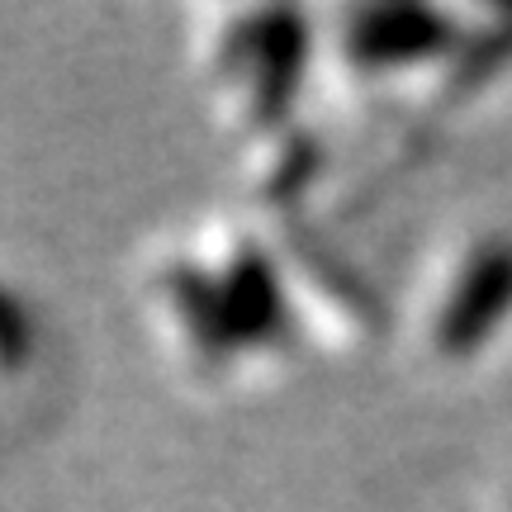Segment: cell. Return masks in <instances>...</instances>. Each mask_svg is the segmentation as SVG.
Instances as JSON below:
<instances>
[{
	"label": "cell",
	"instance_id": "obj_2",
	"mask_svg": "<svg viewBox=\"0 0 512 512\" xmlns=\"http://www.w3.org/2000/svg\"><path fill=\"white\" fill-rule=\"evenodd\" d=\"M451 48V19L422 5H380L351 24V57L366 67H408Z\"/></svg>",
	"mask_w": 512,
	"mask_h": 512
},
{
	"label": "cell",
	"instance_id": "obj_1",
	"mask_svg": "<svg viewBox=\"0 0 512 512\" xmlns=\"http://www.w3.org/2000/svg\"><path fill=\"white\" fill-rule=\"evenodd\" d=\"M512 313V238H489L479 242L470 261L460 266V275L446 290V304L437 313V351L441 356H475L498 323Z\"/></svg>",
	"mask_w": 512,
	"mask_h": 512
}]
</instances>
